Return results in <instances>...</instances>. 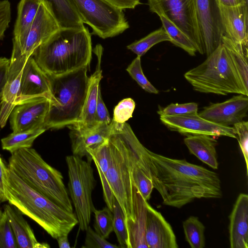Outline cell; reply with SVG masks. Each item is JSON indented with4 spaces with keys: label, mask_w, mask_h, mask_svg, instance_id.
<instances>
[{
    "label": "cell",
    "mask_w": 248,
    "mask_h": 248,
    "mask_svg": "<svg viewBox=\"0 0 248 248\" xmlns=\"http://www.w3.org/2000/svg\"><path fill=\"white\" fill-rule=\"evenodd\" d=\"M147 162L154 188L166 205L180 208L195 199L220 198L217 173L185 159L169 158L147 149Z\"/></svg>",
    "instance_id": "6da1fadb"
},
{
    "label": "cell",
    "mask_w": 248,
    "mask_h": 248,
    "mask_svg": "<svg viewBox=\"0 0 248 248\" xmlns=\"http://www.w3.org/2000/svg\"><path fill=\"white\" fill-rule=\"evenodd\" d=\"M108 139L109 167L106 178L110 188L124 213L126 225L136 221L140 192L133 176L136 157L144 146L126 122L111 120Z\"/></svg>",
    "instance_id": "7a4b0ae2"
},
{
    "label": "cell",
    "mask_w": 248,
    "mask_h": 248,
    "mask_svg": "<svg viewBox=\"0 0 248 248\" xmlns=\"http://www.w3.org/2000/svg\"><path fill=\"white\" fill-rule=\"evenodd\" d=\"M6 173L7 201L36 222L53 238L68 235L78 224L74 212L64 209L32 189L8 166Z\"/></svg>",
    "instance_id": "3957f363"
},
{
    "label": "cell",
    "mask_w": 248,
    "mask_h": 248,
    "mask_svg": "<svg viewBox=\"0 0 248 248\" xmlns=\"http://www.w3.org/2000/svg\"><path fill=\"white\" fill-rule=\"evenodd\" d=\"M91 35L85 26L62 29L40 46L32 57L48 75H59L89 68L93 51Z\"/></svg>",
    "instance_id": "277c9868"
},
{
    "label": "cell",
    "mask_w": 248,
    "mask_h": 248,
    "mask_svg": "<svg viewBox=\"0 0 248 248\" xmlns=\"http://www.w3.org/2000/svg\"><path fill=\"white\" fill-rule=\"evenodd\" d=\"M88 68L83 67L59 75L47 74L50 98L44 124L46 130L79 123L89 83Z\"/></svg>",
    "instance_id": "5b68a950"
},
{
    "label": "cell",
    "mask_w": 248,
    "mask_h": 248,
    "mask_svg": "<svg viewBox=\"0 0 248 248\" xmlns=\"http://www.w3.org/2000/svg\"><path fill=\"white\" fill-rule=\"evenodd\" d=\"M7 166L32 189L73 213L62 174L47 163L34 149L22 148L11 154Z\"/></svg>",
    "instance_id": "8992f818"
},
{
    "label": "cell",
    "mask_w": 248,
    "mask_h": 248,
    "mask_svg": "<svg viewBox=\"0 0 248 248\" xmlns=\"http://www.w3.org/2000/svg\"><path fill=\"white\" fill-rule=\"evenodd\" d=\"M196 91L226 95L248 96L231 55L221 43L199 65L184 74Z\"/></svg>",
    "instance_id": "52a82bcc"
},
{
    "label": "cell",
    "mask_w": 248,
    "mask_h": 248,
    "mask_svg": "<svg viewBox=\"0 0 248 248\" xmlns=\"http://www.w3.org/2000/svg\"><path fill=\"white\" fill-rule=\"evenodd\" d=\"M68 192L75 210L79 228L85 231L89 226L95 208L92 200L96 180L91 162L75 155L66 156Z\"/></svg>",
    "instance_id": "ba28073f"
},
{
    "label": "cell",
    "mask_w": 248,
    "mask_h": 248,
    "mask_svg": "<svg viewBox=\"0 0 248 248\" xmlns=\"http://www.w3.org/2000/svg\"><path fill=\"white\" fill-rule=\"evenodd\" d=\"M83 23L92 29L91 34L102 39L117 36L129 28L123 10L104 0H73Z\"/></svg>",
    "instance_id": "9c48e42d"
},
{
    "label": "cell",
    "mask_w": 248,
    "mask_h": 248,
    "mask_svg": "<svg viewBox=\"0 0 248 248\" xmlns=\"http://www.w3.org/2000/svg\"><path fill=\"white\" fill-rule=\"evenodd\" d=\"M150 11L163 15L189 38L197 52L205 54L196 0H147Z\"/></svg>",
    "instance_id": "30bf717a"
},
{
    "label": "cell",
    "mask_w": 248,
    "mask_h": 248,
    "mask_svg": "<svg viewBox=\"0 0 248 248\" xmlns=\"http://www.w3.org/2000/svg\"><path fill=\"white\" fill-rule=\"evenodd\" d=\"M50 3L42 0L38 12L29 28L18 38L12 39L13 47L29 59L36 50L62 29Z\"/></svg>",
    "instance_id": "8fae6325"
},
{
    "label": "cell",
    "mask_w": 248,
    "mask_h": 248,
    "mask_svg": "<svg viewBox=\"0 0 248 248\" xmlns=\"http://www.w3.org/2000/svg\"><path fill=\"white\" fill-rule=\"evenodd\" d=\"M161 122L171 131L186 136H226L237 139L232 126H225L207 120L198 113L178 116H160Z\"/></svg>",
    "instance_id": "7c38bea8"
},
{
    "label": "cell",
    "mask_w": 248,
    "mask_h": 248,
    "mask_svg": "<svg viewBox=\"0 0 248 248\" xmlns=\"http://www.w3.org/2000/svg\"><path fill=\"white\" fill-rule=\"evenodd\" d=\"M49 106L50 99L45 96L33 98L17 104L9 117L13 132L45 128Z\"/></svg>",
    "instance_id": "4fadbf2b"
},
{
    "label": "cell",
    "mask_w": 248,
    "mask_h": 248,
    "mask_svg": "<svg viewBox=\"0 0 248 248\" xmlns=\"http://www.w3.org/2000/svg\"><path fill=\"white\" fill-rule=\"evenodd\" d=\"M201 31L208 56L221 43L224 33L217 0H196Z\"/></svg>",
    "instance_id": "5bb4252c"
},
{
    "label": "cell",
    "mask_w": 248,
    "mask_h": 248,
    "mask_svg": "<svg viewBox=\"0 0 248 248\" xmlns=\"http://www.w3.org/2000/svg\"><path fill=\"white\" fill-rule=\"evenodd\" d=\"M248 111V96L239 94L225 101L206 107L198 114L213 123L231 126L242 121L247 116Z\"/></svg>",
    "instance_id": "9a60e30c"
},
{
    "label": "cell",
    "mask_w": 248,
    "mask_h": 248,
    "mask_svg": "<svg viewBox=\"0 0 248 248\" xmlns=\"http://www.w3.org/2000/svg\"><path fill=\"white\" fill-rule=\"evenodd\" d=\"M28 59L21 56L16 48L13 47L10 59L7 79L4 88L0 107L1 128H3L6 125L12 111L17 104L22 70Z\"/></svg>",
    "instance_id": "2e32d148"
},
{
    "label": "cell",
    "mask_w": 248,
    "mask_h": 248,
    "mask_svg": "<svg viewBox=\"0 0 248 248\" xmlns=\"http://www.w3.org/2000/svg\"><path fill=\"white\" fill-rule=\"evenodd\" d=\"M224 33L236 43L248 46V1L235 5H224L217 0Z\"/></svg>",
    "instance_id": "e0dca14e"
},
{
    "label": "cell",
    "mask_w": 248,
    "mask_h": 248,
    "mask_svg": "<svg viewBox=\"0 0 248 248\" xmlns=\"http://www.w3.org/2000/svg\"><path fill=\"white\" fill-rule=\"evenodd\" d=\"M145 239L148 248H177L175 235L161 214L146 203Z\"/></svg>",
    "instance_id": "ac0fdd59"
},
{
    "label": "cell",
    "mask_w": 248,
    "mask_h": 248,
    "mask_svg": "<svg viewBox=\"0 0 248 248\" xmlns=\"http://www.w3.org/2000/svg\"><path fill=\"white\" fill-rule=\"evenodd\" d=\"M39 96H45L50 99L49 78L31 56L27 60L23 68L17 104Z\"/></svg>",
    "instance_id": "d6986e66"
},
{
    "label": "cell",
    "mask_w": 248,
    "mask_h": 248,
    "mask_svg": "<svg viewBox=\"0 0 248 248\" xmlns=\"http://www.w3.org/2000/svg\"><path fill=\"white\" fill-rule=\"evenodd\" d=\"M68 127L70 129L69 135L73 155L81 158L86 156L91 162L87 149L108 140L112 132L111 122L109 124H99L86 128H78L74 125Z\"/></svg>",
    "instance_id": "ffe728a7"
},
{
    "label": "cell",
    "mask_w": 248,
    "mask_h": 248,
    "mask_svg": "<svg viewBox=\"0 0 248 248\" xmlns=\"http://www.w3.org/2000/svg\"><path fill=\"white\" fill-rule=\"evenodd\" d=\"M97 58V62L94 72L89 78V83L85 102L79 123L74 125L78 128H89L95 125L94 115L96 108L98 94L100 90V82L102 78L101 67L103 47L98 44L93 49Z\"/></svg>",
    "instance_id": "44dd1931"
},
{
    "label": "cell",
    "mask_w": 248,
    "mask_h": 248,
    "mask_svg": "<svg viewBox=\"0 0 248 248\" xmlns=\"http://www.w3.org/2000/svg\"><path fill=\"white\" fill-rule=\"evenodd\" d=\"M231 248H248V196L239 195L229 217Z\"/></svg>",
    "instance_id": "7402d4cb"
},
{
    "label": "cell",
    "mask_w": 248,
    "mask_h": 248,
    "mask_svg": "<svg viewBox=\"0 0 248 248\" xmlns=\"http://www.w3.org/2000/svg\"><path fill=\"white\" fill-rule=\"evenodd\" d=\"M3 209L14 234L17 248H50L47 243L37 241L31 228L17 208L10 204H6Z\"/></svg>",
    "instance_id": "603a6c76"
},
{
    "label": "cell",
    "mask_w": 248,
    "mask_h": 248,
    "mask_svg": "<svg viewBox=\"0 0 248 248\" xmlns=\"http://www.w3.org/2000/svg\"><path fill=\"white\" fill-rule=\"evenodd\" d=\"M90 159L96 166L103 189L104 200L107 206L112 212L115 197L108 183L106 175L109 167L108 139L87 149Z\"/></svg>",
    "instance_id": "cb8c5ba5"
},
{
    "label": "cell",
    "mask_w": 248,
    "mask_h": 248,
    "mask_svg": "<svg viewBox=\"0 0 248 248\" xmlns=\"http://www.w3.org/2000/svg\"><path fill=\"white\" fill-rule=\"evenodd\" d=\"M190 153L203 163L214 169H217V141L213 137L206 135H190L184 140Z\"/></svg>",
    "instance_id": "d4e9b609"
},
{
    "label": "cell",
    "mask_w": 248,
    "mask_h": 248,
    "mask_svg": "<svg viewBox=\"0 0 248 248\" xmlns=\"http://www.w3.org/2000/svg\"><path fill=\"white\" fill-rule=\"evenodd\" d=\"M147 149L144 146L137 155L133 164L134 182L143 199L148 201L154 188L147 162Z\"/></svg>",
    "instance_id": "484cf974"
},
{
    "label": "cell",
    "mask_w": 248,
    "mask_h": 248,
    "mask_svg": "<svg viewBox=\"0 0 248 248\" xmlns=\"http://www.w3.org/2000/svg\"><path fill=\"white\" fill-rule=\"evenodd\" d=\"M141 193L138 195L137 218L135 222L126 225L128 236L129 248H148L145 239L146 203Z\"/></svg>",
    "instance_id": "4316f807"
},
{
    "label": "cell",
    "mask_w": 248,
    "mask_h": 248,
    "mask_svg": "<svg viewBox=\"0 0 248 248\" xmlns=\"http://www.w3.org/2000/svg\"><path fill=\"white\" fill-rule=\"evenodd\" d=\"M62 29L82 28L84 26L73 0H46Z\"/></svg>",
    "instance_id": "83f0119b"
},
{
    "label": "cell",
    "mask_w": 248,
    "mask_h": 248,
    "mask_svg": "<svg viewBox=\"0 0 248 248\" xmlns=\"http://www.w3.org/2000/svg\"><path fill=\"white\" fill-rule=\"evenodd\" d=\"M41 0H20L18 2L13 39L18 38L29 28L38 12Z\"/></svg>",
    "instance_id": "f1b7e54d"
},
{
    "label": "cell",
    "mask_w": 248,
    "mask_h": 248,
    "mask_svg": "<svg viewBox=\"0 0 248 248\" xmlns=\"http://www.w3.org/2000/svg\"><path fill=\"white\" fill-rule=\"evenodd\" d=\"M221 43L229 51L244 86L248 90V46L236 43L225 35Z\"/></svg>",
    "instance_id": "f546056e"
},
{
    "label": "cell",
    "mask_w": 248,
    "mask_h": 248,
    "mask_svg": "<svg viewBox=\"0 0 248 248\" xmlns=\"http://www.w3.org/2000/svg\"><path fill=\"white\" fill-rule=\"evenodd\" d=\"M46 130L44 127H39L18 132H12L1 139L2 149L12 154L20 149L31 148L35 140Z\"/></svg>",
    "instance_id": "4dcf8cb0"
},
{
    "label": "cell",
    "mask_w": 248,
    "mask_h": 248,
    "mask_svg": "<svg viewBox=\"0 0 248 248\" xmlns=\"http://www.w3.org/2000/svg\"><path fill=\"white\" fill-rule=\"evenodd\" d=\"M159 16L162 22V27L170 38V42L184 50L189 55L195 56L197 49L188 36L167 17L163 15Z\"/></svg>",
    "instance_id": "1f68e13d"
},
{
    "label": "cell",
    "mask_w": 248,
    "mask_h": 248,
    "mask_svg": "<svg viewBox=\"0 0 248 248\" xmlns=\"http://www.w3.org/2000/svg\"><path fill=\"white\" fill-rule=\"evenodd\" d=\"M186 241L191 248H204L205 226L198 217L191 216L183 222Z\"/></svg>",
    "instance_id": "d6a6232c"
},
{
    "label": "cell",
    "mask_w": 248,
    "mask_h": 248,
    "mask_svg": "<svg viewBox=\"0 0 248 248\" xmlns=\"http://www.w3.org/2000/svg\"><path fill=\"white\" fill-rule=\"evenodd\" d=\"M170 41L168 34L161 27L140 40L128 45L127 48L141 57L154 45L162 42Z\"/></svg>",
    "instance_id": "836d02e7"
},
{
    "label": "cell",
    "mask_w": 248,
    "mask_h": 248,
    "mask_svg": "<svg viewBox=\"0 0 248 248\" xmlns=\"http://www.w3.org/2000/svg\"><path fill=\"white\" fill-rule=\"evenodd\" d=\"M93 227L95 231L105 239L108 238L113 231V215L112 212L106 206L101 210L94 208Z\"/></svg>",
    "instance_id": "e575fe53"
},
{
    "label": "cell",
    "mask_w": 248,
    "mask_h": 248,
    "mask_svg": "<svg viewBox=\"0 0 248 248\" xmlns=\"http://www.w3.org/2000/svg\"><path fill=\"white\" fill-rule=\"evenodd\" d=\"M113 231L120 248H129L128 232L125 217L120 204L115 198L113 204Z\"/></svg>",
    "instance_id": "d590c367"
},
{
    "label": "cell",
    "mask_w": 248,
    "mask_h": 248,
    "mask_svg": "<svg viewBox=\"0 0 248 248\" xmlns=\"http://www.w3.org/2000/svg\"><path fill=\"white\" fill-rule=\"evenodd\" d=\"M140 58L137 56L126 70L132 78L144 91L149 93H158V91L148 81L143 73Z\"/></svg>",
    "instance_id": "8d00e7d4"
},
{
    "label": "cell",
    "mask_w": 248,
    "mask_h": 248,
    "mask_svg": "<svg viewBox=\"0 0 248 248\" xmlns=\"http://www.w3.org/2000/svg\"><path fill=\"white\" fill-rule=\"evenodd\" d=\"M135 102L131 98L123 99L115 106L111 120L115 123L123 124L132 117Z\"/></svg>",
    "instance_id": "74e56055"
},
{
    "label": "cell",
    "mask_w": 248,
    "mask_h": 248,
    "mask_svg": "<svg viewBox=\"0 0 248 248\" xmlns=\"http://www.w3.org/2000/svg\"><path fill=\"white\" fill-rule=\"evenodd\" d=\"M198 105L194 102L184 104L171 103L160 109L157 113L160 116H178L198 113Z\"/></svg>",
    "instance_id": "f35d334b"
},
{
    "label": "cell",
    "mask_w": 248,
    "mask_h": 248,
    "mask_svg": "<svg viewBox=\"0 0 248 248\" xmlns=\"http://www.w3.org/2000/svg\"><path fill=\"white\" fill-rule=\"evenodd\" d=\"M0 248H17L14 234L4 211L0 219Z\"/></svg>",
    "instance_id": "ab89813d"
},
{
    "label": "cell",
    "mask_w": 248,
    "mask_h": 248,
    "mask_svg": "<svg viewBox=\"0 0 248 248\" xmlns=\"http://www.w3.org/2000/svg\"><path fill=\"white\" fill-rule=\"evenodd\" d=\"M238 140L239 146L244 156L248 172V122L241 121L234 124L232 126Z\"/></svg>",
    "instance_id": "60d3db41"
},
{
    "label": "cell",
    "mask_w": 248,
    "mask_h": 248,
    "mask_svg": "<svg viewBox=\"0 0 248 248\" xmlns=\"http://www.w3.org/2000/svg\"><path fill=\"white\" fill-rule=\"evenodd\" d=\"M86 231L83 248H119L120 246L111 244L107 241L89 226Z\"/></svg>",
    "instance_id": "b9f144b4"
},
{
    "label": "cell",
    "mask_w": 248,
    "mask_h": 248,
    "mask_svg": "<svg viewBox=\"0 0 248 248\" xmlns=\"http://www.w3.org/2000/svg\"><path fill=\"white\" fill-rule=\"evenodd\" d=\"M11 5L9 0H0V40H3L11 20Z\"/></svg>",
    "instance_id": "7bdbcfd3"
},
{
    "label": "cell",
    "mask_w": 248,
    "mask_h": 248,
    "mask_svg": "<svg viewBox=\"0 0 248 248\" xmlns=\"http://www.w3.org/2000/svg\"><path fill=\"white\" fill-rule=\"evenodd\" d=\"M111 120L109 116L108 111L103 100L101 91H99L96 108L94 115L95 125L99 124L106 123L109 124Z\"/></svg>",
    "instance_id": "ee69618b"
},
{
    "label": "cell",
    "mask_w": 248,
    "mask_h": 248,
    "mask_svg": "<svg viewBox=\"0 0 248 248\" xmlns=\"http://www.w3.org/2000/svg\"><path fill=\"white\" fill-rule=\"evenodd\" d=\"M10 60L0 57V107L1 105L3 90L6 84Z\"/></svg>",
    "instance_id": "f6af8a7d"
},
{
    "label": "cell",
    "mask_w": 248,
    "mask_h": 248,
    "mask_svg": "<svg viewBox=\"0 0 248 248\" xmlns=\"http://www.w3.org/2000/svg\"><path fill=\"white\" fill-rule=\"evenodd\" d=\"M112 6L123 11L135 9L141 4V0H104Z\"/></svg>",
    "instance_id": "bcb514c9"
},
{
    "label": "cell",
    "mask_w": 248,
    "mask_h": 248,
    "mask_svg": "<svg viewBox=\"0 0 248 248\" xmlns=\"http://www.w3.org/2000/svg\"><path fill=\"white\" fill-rule=\"evenodd\" d=\"M7 166L3 162L0 156V202H7L5 195L6 170Z\"/></svg>",
    "instance_id": "7dc6e473"
},
{
    "label": "cell",
    "mask_w": 248,
    "mask_h": 248,
    "mask_svg": "<svg viewBox=\"0 0 248 248\" xmlns=\"http://www.w3.org/2000/svg\"><path fill=\"white\" fill-rule=\"evenodd\" d=\"M59 247L60 248H70L71 246L68 239V235H64L57 239Z\"/></svg>",
    "instance_id": "c3c4849f"
},
{
    "label": "cell",
    "mask_w": 248,
    "mask_h": 248,
    "mask_svg": "<svg viewBox=\"0 0 248 248\" xmlns=\"http://www.w3.org/2000/svg\"><path fill=\"white\" fill-rule=\"evenodd\" d=\"M221 3L228 6L235 5L239 3L240 0H218Z\"/></svg>",
    "instance_id": "681fc988"
},
{
    "label": "cell",
    "mask_w": 248,
    "mask_h": 248,
    "mask_svg": "<svg viewBox=\"0 0 248 248\" xmlns=\"http://www.w3.org/2000/svg\"><path fill=\"white\" fill-rule=\"evenodd\" d=\"M2 213H3V212H2V211L1 210V209L0 208V219L1 217V216L2 215Z\"/></svg>",
    "instance_id": "f907efd6"
},
{
    "label": "cell",
    "mask_w": 248,
    "mask_h": 248,
    "mask_svg": "<svg viewBox=\"0 0 248 248\" xmlns=\"http://www.w3.org/2000/svg\"><path fill=\"white\" fill-rule=\"evenodd\" d=\"M241 0V1H244H244H248V0Z\"/></svg>",
    "instance_id": "816d5d0a"
}]
</instances>
